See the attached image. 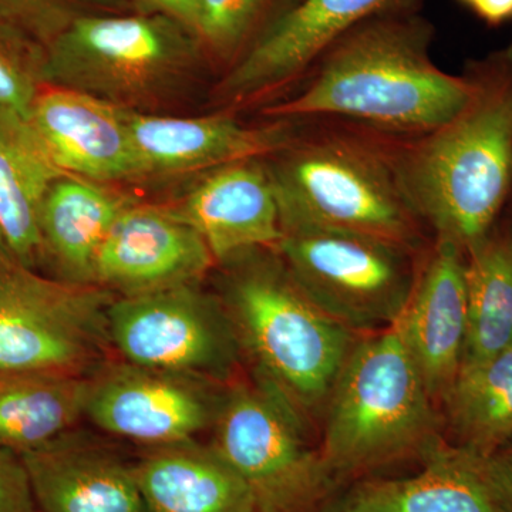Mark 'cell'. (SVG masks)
I'll use <instances>...</instances> for the list:
<instances>
[{
	"label": "cell",
	"mask_w": 512,
	"mask_h": 512,
	"mask_svg": "<svg viewBox=\"0 0 512 512\" xmlns=\"http://www.w3.org/2000/svg\"><path fill=\"white\" fill-rule=\"evenodd\" d=\"M466 109L409 157L397 184L414 214L464 254L490 235L512 180V53L474 77Z\"/></svg>",
	"instance_id": "6da1fadb"
},
{
	"label": "cell",
	"mask_w": 512,
	"mask_h": 512,
	"mask_svg": "<svg viewBox=\"0 0 512 512\" xmlns=\"http://www.w3.org/2000/svg\"><path fill=\"white\" fill-rule=\"evenodd\" d=\"M247 252L231 261L221 302L255 379L281 394L303 419L322 416L359 333L302 291L279 258Z\"/></svg>",
	"instance_id": "7a4b0ae2"
},
{
	"label": "cell",
	"mask_w": 512,
	"mask_h": 512,
	"mask_svg": "<svg viewBox=\"0 0 512 512\" xmlns=\"http://www.w3.org/2000/svg\"><path fill=\"white\" fill-rule=\"evenodd\" d=\"M434 402L396 329L360 336L323 410L319 451L336 481L443 444Z\"/></svg>",
	"instance_id": "3957f363"
},
{
	"label": "cell",
	"mask_w": 512,
	"mask_h": 512,
	"mask_svg": "<svg viewBox=\"0 0 512 512\" xmlns=\"http://www.w3.org/2000/svg\"><path fill=\"white\" fill-rule=\"evenodd\" d=\"M473 94V79L434 66L413 32L375 26L336 47L303 92L265 114H328L433 133L456 119Z\"/></svg>",
	"instance_id": "277c9868"
},
{
	"label": "cell",
	"mask_w": 512,
	"mask_h": 512,
	"mask_svg": "<svg viewBox=\"0 0 512 512\" xmlns=\"http://www.w3.org/2000/svg\"><path fill=\"white\" fill-rule=\"evenodd\" d=\"M202 47L167 16L79 13L46 46L37 80L137 110L178 86Z\"/></svg>",
	"instance_id": "5b68a950"
},
{
	"label": "cell",
	"mask_w": 512,
	"mask_h": 512,
	"mask_svg": "<svg viewBox=\"0 0 512 512\" xmlns=\"http://www.w3.org/2000/svg\"><path fill=\"white\" fill-rule=\"evenodd\" d=\"M211 447L254 495L258 512H311L336 480L308 441V421L265 383L229 384Z\"/></svg>",
	"instance_id": "8992f818"
},
{
	"label": "cell",
	"mask_w": 512,
	"mask_h": 512,
	"mask_svg": "<svg viewBox=\"0 0 512 512\" xmlns=\"http://www.w3.org/2000/svg\"><path fill=\"white\" fill-rule=\"evenodd\" d=\"M114 298L101 286L46 278L0 254V372L92 375L111 349Z\"/></svg>",
	"instance_id": "52a82bcc"
},
{
	"label": "cell",
	"mask_w": 512,
	"mask_h": 512,
	"mask_svg": "<svg viewBox=\"0 0 512 512\" xmlns=\"http://www.w3.org/2000/svg\"><path fill=\"white\" fill-rule=\"evenodd\" d=\"M274 251L323 312L359 335L392 328L416 284L409 248L372 235L291 228Z\"/></svg>",
	"instance_id": "ba28073f"
},
{
	"label": "cell",
	"mask_w": 512,
	"mask_h": 512,
	"mask_svg": "<svg viewBox=\"0 0 512 512\" xmlns=\"http://www.w3.org/2000/svg\"><path fill=\"white\" fill-rule=\"evenodd\" d=\"M282 231L339 229L410 248L413 210L376 160L345 146L298 148L266 168Z\"/></svg>",
	"instance_id": "9c48e42d"
},
{
	"label": "cell",
	"mask_w": 512,
	"mask_h": 512,
	"mask_svg": "<svg viewBox=\"0 0 512 512\" xmlns=\"http://www.w3.org/2000/svg\"><path fill=\"white\" fill-rule=\"evenodd\" d=\"M107 330L123 362L202 382L229 386L244 356L224 303L198 282L116 296Z\"/></svg>",
	"instance_id": "30bf717a"
},
{
	"label": "cell",
	"mask_w": 512,
	"mask_h": 512,
	"mask_svg": "<svg viewBox=\"0 0 512 512\" xmlns=\"http://www.w3.org/2000/svg\"><path fill=\"white\" fill-rule=\"evenodd\" d=\"M218 384L121 362L90 376L86 417L111 436L151 448L190 443L214 426Z\"/></svg>",
	"instance_id": "8fae6325"
},
{
	"label": "cell",
	"mask_w": 512,
	"mask_h": 512,
	"mask_svg": "<svg viewBox=\"0 0 512 512\" xmlns=\"http://www.w3.org/2000/svg\"><path fill=\"white\" fill-rule=\"evenodd\" d=\"M214 265L204 239L168 207L134 201L100 249L94 285L136 295L200 282Z\"/></svg>",
	"instance_id": "7c38bea8"
},
{
	"label": "cell",
	"mask_w": 512,
	"mask_h": 512,
	"mask_svg": "<svg viewBox=\"0 0 512 512\" xmlns=\"http://www.w3.org/2000/svg\"><path fill=\"white\" fill-rule=\"evenodd\" d=\"M30 124L66 174L104 185L147 180L123 107L45 86L33 104Z\"/></svg>",
	"instance_id": "4fadbf2b"
},
{
	"label": "cell",
	"mask_w": 512,
	"mask_h": 512,
	"mask_svg": "<svg viewBox=\"0 0 512 512\" xmlns=\"http://www.w3.org/2000/svg\"><path fill=\"white\" fill-rule=\"evenodd\" d=\"M434 402L456 379L467 338L466 254L439 239L394 323Z\"/></svg>",
	"instance_id": "5bb4252c"
},
{
	"label": "cell",
	"mask_w": 512,
	"mask_h": 512,
	"mask_svg": "<svg viewBox=\"0 0 512 512\" xmlns=\"http://www.w3.org/2000/svg\"><path fill=\"white\" fill-rule=\"evenodd\" d=\"M168 210L200 234L215 264L258 249H275L282 238L274 185L268 170L255 160L208 171Z\"/></svg>",
	"instance_id": "9a60e30c"
},
{
	"label": "cell",
	"mask_w": 512,
	"mask_h": 512,
	"mask_svg": "<svg viewBox=\"0 0 512 512\" xmlns=\"http://www.w3.org/2000/svg\"><path fill=\"white\" fill-rule=\"evenodd\" d=\"M390 0H301L276 20L218 86L227 101H242L303 72L346 30Z\"/></svg>",
	"instance_id": "2e32d148"
},
{
	"label": "cell",
	"mask_w": 512,
	"mask_h": 512,
	"mask_svg": "<svg viewBox=\"0 0 512 512\" xmlns=\"http://www.w3.org/2000/svg\"><path fill=\"white\" fill-rule=\"evenodd\" d=\"M126 120L147 178L215 170L286 146L282 128H251L225 114L171 117L126 109Z\"/></svg>",
	"instance_id": "e0dca14e"
},
{
	"label": "cell",
	"mask_w": 512,
	"mask_h": 512,
	"mask_svg": "<svg viewBox=\"0 0 512 512\" xmlns=\"http://www.w3.org/2000/svg\"><path fill=\"white\" fill-rule=\"evenodd\" d=\"M20 456L40 512H146L133 467L72 431Z\"/></svg>",
	"instance_id": "ac0fdd59"
},
{
	"label": "cell",
	"mask_w": 512,
	"mask_h": 512,
	"mask_svg": "<svg viewBox=\"0 0 512 512\" xmlns=\"http://www.w3.org/2000/svg\"><path fill=\"white\" fill-rule=\"evenodd\" d=\"M133 473L146 512H258L248 485L211 446L151 448Z\"/></svg>",
	"instance_id": "d6986e66"
},
{
	"label": "cell",
	"mask_w": 512,
	"mask_h": 512,
	"mask_svg": "<svg viewBox=\"0 0 512 512\" xmlns=\"http://www.w3.org/2000/svg\"><path fill=\"white\" fill-rule=\"evenodd\" d=\"M335 512H501L473 454L441 444L414 476L365 480L343 495Z\"/></svg>",
	"instance_id": "ffe728a7"
},
{
	"label": "cell",
	"mask_w": 512,
	"mask_h": 512,
	"mask_svg": "<svg viewBox=\"0 0 512 512\" xmlns=\"http://www.w3.org/2000/svg\"><path fill=\"white\" fill-rule=\"evenodd\" d=\"M133 200L72 174L57 178L40 212L43 255L62 281L94 285L97 256L114 222Z\"/></svg>",
	"instance_id": "44dd1931"
},
{
	"label": "cell",
	"mask_w": 512,
	"mask_h": 512,
	"mask_svg": "<svg viewBox=\"0 0 512 512\" xmlns=\"http://www.w3.org/2000/svg\"><path fill=\"white\" fill-rule=\"evenodd\" d=\"M64 174L30 121L0 114V235L10 256L28 268L45 258L40 212Z\"/></svg>",
	"instance_id": "7402d4cb"
},
{
	"label": "cell",
	"mask_w": 512,
	"mask_h": 512,
	"mask_svg": "<svg viewBox=\"0 0 512 512\" xmlns=\"http://www.w3.org/2000/svg\"><path fill=\"white\" fill-rule=\"evenodd\" d=\"M90 376L64 372H0V447L35 450L86 417Z\"/></svg>",
	"instance_id": "603a6c76"
},
{
	"label": "cell",
	"mask_w": 512,
	"mask_h": 512,
	"mask_svg": "<svg viewBox=\"0 0 512 512\" xmlns=\"http://www.w3.org/2000/svg\"><path fill=\"white\" fill-rule=\"evenodd\" d=\"M457 447L490 456L512 441V348L461 365L441 397Z\"/></svg>",
	"instance_id": "cb8c5ba5"
},
{
	"label": "cell",
	"mask_w": 512,
	"mask_h": 512,
	"mask_svg": "<svg viewBox=\"0 0 512 512\" xmlns=\"http://www.w3.org/2000/svg\"><path fill=\"white\" fill-rule=\"evenodd\" d=\"M466 292L463 363L512 348V234L488 235L468 249Z\"/></svg>",
	"instance_id": "d4e9b609"
},
{
	"label": "cell",
	"mask_w": 512,
	"mask_h": 512,
	"mask_svg": "<svg viewBox=\"0 0 512 512\" xmlns=\"http://www.w3.org/2000/svg\"><path fill=\"white\" fill-rule=\"evenodd\" d=\"M265 0H198L202 46L225 56L237 49Z\"/></svg>",
	"instance_id": "484cf974"
},
{
	"label": "cell",
	"mask_w": 512,
	"mask_h": 512,
	"mask_svg": "<svg viewBox=\"0 0 512 512\" xmlns=\"http://www.w3.org/2000/svg\"><path fill=\"white\" fill-rule=\"evenodd\" d=\"M39 86L35 72L0 42V114L30 121Z\"/></svg>",
	"instance_id": "4316f807"
},
{
	"label": "cell",
	"mask_w": 512,
	"mask_h": 512,
	"mask_svg": "<svg viewBox=\"0 0 512 512\" xmlns=\"http://www.w3.org/2000/svg\"><path fill=\"white\" fill-rule=\"evenodd\" d=\"M123 0H0V10L12 18L40 28L62 29L79 13V6L116 8Z\"/></svg>",
	"instance_id": "83f0119b"
},
{
	"label": "cell",
	"mask_w": 512,
	"mask_h": 512,
	"mask_svg": "<svg viewBox=\"0 0 512 512\" xmlns=\"http://www.w3.org/2000/svg\"><path fill=\"white\" fill-rule=\"evenodd\" d=\"M0 512H39L25 461L6 447H0Z\"/></svg>",
	"instance_id": "f1b7e54d"
},
{
	"label": "cell",
	"mask_w": 512,
	"mask_h": 512,
	"mask_svg": "<svg viewBox=\"0 0 512 512\" xmlns=\"http://www.w3.org/2000/svg\"><path fill=\"white\" fill-rule=\"evenodd\" d=\"M473 456L501 512H512V441L490 456Z\"/></svg>",
	"instance_id": "f546056e"
},
{
	"label": "cell",
	"mask_w": 512,
	"mask_h": 512,
	"mask_svg": "<svg viewBox=\"0 0 512 512\" xmlns=\"http://www.w3.org/2000/svg\"><path fill=\"white\" fill-rule=\"evenodd\" d=\"M123 2L126 5L131 3L140 13L167 16L181 23L198 37V23H200L198 0H123Z\"/></svg>",
	"instance_id": "4dcf8cb0"
},
{
	"label": "cell",
	"mask_w": 512,
	"mask_h": 512,
	"mask_svg": "<svg viewBox=\"0 0 512 512\" xmlns=\"http://www.w3.org/2000/svg\"><path fill=\"white\" fill-rule=\"evenodd\" d=\"M473 8L481 18L500 23L512 18V0H477Z\"/></svg>",
	"instance_id": "1f68e13d"
},
{
	"label": "cell",
	"mask_w": 512,
	"mask_h": 512,
	"mask_svg": "<svg viewBox=\"0 0 512 512\" xmlns=\"http://www.w3.org/2000/svg\"><path fill=\"white\" fill-rule=\"evenodd\" d=\"M0 254H9L8 248H6L5 242H3L2 235H0Z\"/></svg>",
	"instance_id": "d6a6232c"
},
{
	"label": "cell",
	"mask_w": 512,
	"mask_h": 512,
	"mask_svg": "<svg viewBox=\"0 0 512 512\" xmlns=\"http://www.w3.org/2000/svg\"><path fill=\"white\" fill-rule=\"evenodd\" d=\"M464 2L470 3V5L473 6L474 3L477 2V0H464Z\"/></svg>",
	"instance_id": "836d02e7"
},
{
	"label": "cell",
	"mask_w": 512,
	"mask_h": 512,
	"mask_svg": "<svg viewBox=\"0 0 512 512\" xmlns=\"http://www.w3.org/2000/svg\"><path fill=\"white\" fill-rule=\"evenodd\" d=\"M326 512H335V510H333V508H332V510H330V511H326Z\"/></svg>",
	"instance_id": "e575fe53"
}]
</instances>
